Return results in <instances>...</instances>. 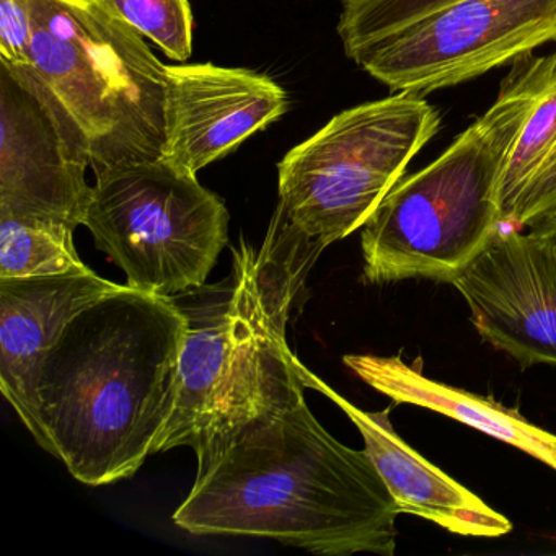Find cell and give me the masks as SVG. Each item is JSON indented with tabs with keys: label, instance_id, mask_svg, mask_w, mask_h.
Masks as SVG:
<instances>
[{
	"label": "cell",
	"instance_id": "2e32d148",
	"mask_svg": "<svg viewBox=\"0 0 556 556\" xmlns=\"http://www.w3.org/2000/svg\"><path fill=\"white\" fill-rule=\"evenodd\" d=\"M74 229L53 220L0 214V278L86 271Z\"/></svg>",
	"mask_w": 556,
	"mask_h": 556
},
{
	"label": "cell",
	"instance_id": "9a60e30c",
	"mask_svg": "<svg viewBox=\"0 0 556 556\" xmlns=\"http://www.w3.org/2000/svg\"><path fill=\"white\" fill-rule=\"evenodd\" d=\"M343 363L367 386L399 405H415L506 442L556 470V435L527 421L514 409L457 387L428 379L402 357L348 354Z\"/></svg>",
	"mask_w": 556,
	"mask_h": 556
},
{
	"label": "cell",
	"instance_id": "7c38bea8",
	"mask_svg": "<svg viewBox=\"0 0 556 556\" xmlns=\"http://www.w3.org/2000/svg\"><path fill=\"white\" fill-rule=\"evenodd\" d=\"M125 286L100 278L90 268L0 278V389L34 439L38 438L35 377L41 357L71 318Z\"/></svg>",
	"mask_w": 556,
	"mask_h": 556
},
{
	"label": "cell",
	"instance_id": "d6986e66",
	"mask_svg": "<svg viewBox=\"0 0 556 556\" xmlns=\"http://www.w3.org/2000/svg\"><path fill=\"white\" fill-rule=\"evenodd\" d=\"M31 37L30 0H0V60L31 66Z\"/></svg>",
	"mask_w": 556,
	"mask_h": 556
},
{
	"label": "cell",
	"instance_id": "3957f363",
	"mask_svg": "<svg viewBox=\"0 0 556 556\" xmlns=\"http://www.w3.org/2000/svg\"><path fill=\"white\" fill-rule=\"evenodd\" d=\"M400 514L366 451L341 444L301 400L197 471L174 522L193 535L265 536L314 555L393 556Z\"/></svg>",
	"mask_w": 556,
	"mask_h": 556
},
{
	"label": "cell",
	"instance_id": "7a4b0ae2",
	"mask_svg": "<svg viewBox=\"0 0 556 556\" xmlns=\"http://www.w3.org/2000/svg\"><path fill=\"white\" fill-rule=\"evenodd\" d=\"M325 247L276 207L262 249H232L223 282L174 298L187 318L178 400L157 454L193 448L206 468L247 428L305 400L286 328Z\"/></svg>",
	"mask_w": 556,
	"mask_h": 556
},
{
	"label": "cell",
	"instance_id": "8992f818",
	"mask_svg": "<svg viewBox=\"0 0 556 556\" xmlns=\"http://www.w3.org/2000/svg\"><path fill=\"white\" fill-rule=\"evenodd\" d=\"M439 128L438 110L415 93L344 110L279 162V206L327 249L366 224Z\"/></svg>",
	"mask_w": 556,
	"mask_h": 556
},
{
	"label": "cell",
	"instance_id": "6da1fadb",
	"mask_svg": "<svg viewBox=\"0 0 556 556\" xmlns=\"http://www.w3.org/2000/svg\"><path fill=\"white\" fill-rule=\"evenodd\" d=\"M187 318L128 285L71 318L35 377L38 438L80 483L135 477L178 400Z\"/></svg>",
	"mask_w": 556,
	"mask_h": 556
},
{
	"label": "cell",
	"instance_id": "30bf717a",
	"mask_svg": "<svg viewBox=\"0 0 556 556\" xmlns=\"http://www.w3.org/2000/svg\"><path fill=\"white\" fill-rule=\"evenodd\" d=\"M480 337L522 369L556 366V258L533 229H503L451 282Z\"/></svg>",
	"mask_w": 556,
	"mask_h": 556
},
{
	"label": "cell",
	"instance_id": "ffe728a7",
	"mask_svg": "<svg viewBox=\"0 0 556 556\" xmlns=\"http://www.w3.org/2000/svg\"><path fill=\"white\" fill-rule=\"evenodd\" d=\"M546 243H548L549 249H552L553 255L556 258V214L555 216L546 219L545 223L539 224V226L532 227Z\"/></svg>",
	"mask_w": 556,
	"mask_h": 556
},
{
	"label": "cell",
	"instance_id": "4fadbf2b",
	"mask_svg": "<svg viewBox=\"0 0 556 556\" xmlns=\"http://www.w3.org/2000/svg\"><path fill=\"white\" fill-rule=\"evenodd\" d=\"M514 116L501 164V223L532 229L556 214V53L514 61L500 93Z\"/></svg>",
	"mask_w": 556,
	"mask_h": 556
},
{
	"label": "cell",
	"instance_id": "ac0fdd59",
	"mask_svg": "<svg viewBox=\"0 0 556 556\" xmlns=\"http://www.w3.org/2000/svg\"><path fill=\"white\" fill-rule=\"evenodd\" d=\"M455 0H341L338 35L344 53Z\"/></svg>",
	"mask_w": 556,
	"mask_h": 556
},
{
	"label": "cell",
	"instance_id": "ba28073f",
	"mask_svg": "<svg viewBox=\"0 0 556 556\" xmlns=\"http://www.w3.org/2000/svg\"><path fill=\"white\" fill-rule=\"evenodd\" d=\"M555 40L556 0H455L344 54L392 92L421 96Z\"/></svg>",
	"mask_w": 556,
	"mask_h": 556
},
{
	"label": "cell",
	"instance_id": "9c48e42d",
	"mask_svg": "<svg viewBox=\"0 0 556 556\" xmlns=\"http://www.w3.org/2000/svg\"><path fill=\"white\" fill-rule=\"evenodd\" d=\"M92 155L66 106L31 66L0 60V214L84 226Z\"/></svg>",
	"mask_w": 556,
	"mask_h": 556
},
{
	"label": "cell",
	"instance_id": "52a82bcc",
	"mask_svg": "<svg viewBox=\"0 0 556 556\" xmlns=\"http://www.w3.org/2000/svg\"><path fill=\"white\" fill-rule=\"evenodd\" d=\"M84 226L129 288L178 298L206 285L229 243V211L164 157L97 168Z\"/></svg>",
	"mask_w": 556,
	"mask_h": 556
},
{
	"label": "cell",
	"instance_id": "277c9868",
	"mask_svg": "<svg viewBox=\"0 0 556 556\" xmlns=\"http://www.w3.org/2000/svg\"><path fill=\"white\" fill-rule=\"evenodd\" d=\"M31 67L86 132L92 168L162 157L167 66L106 0H30Z\"/></svg>",
	"mask_w": 556,
	"mask_h": 556
},
{
	"label": "cell",
	"instance_id": "e0dca14e",
	"mask_svg": "<svg viewBox=\"0 0 556 556\" xmlns=\"http://www.w3.org/2000/svg\"><path fill=\"white\" fill-rule=\"evenodd\" d=\"M110 8L165 56L187 61L193 51V14L188 0H106Z\"/></svg>",
	"mask_w": 556,
	"mask_h": 556
},
{
	"label": "cell",
	"instance_id": "5bb4252c",
	"mask_svg": "<svg viewBox=\"0 0 556 556\" xmlns=\"http://www.w3.org/2000/svg\"><path fill=\"white\" fill-rule=\"evenodd\" d=\"M298 367L305 387L317 390L340 406L359 429L364 451L386 481L400 513L431 520L458 535L501 536L513 530L507 517L491 509L481 497L409 447L393 429L390 408L364 412L334 392L301 361Z\"/></svg>",
	"mask_w": 556,
	"mask_h": 556
},
{
	"label": "cell",
	"instance_id": "8fae6325",
	"mask_svg": "<svg viewBox=\"0 0 556 556\" xmlns=\"http://www.w3.org/2000/svg\"><path fill=\"white\" fill-rule=\"evenodd\" d=\"M288 109V93L265 74L213 63L167 66L162 157L198 175Z\"/></svg>",
	"mask_w": 556,
	"mask_h": 556
},
{
	"label": "cell",
	"instance_id": "5b68a950",
	"mask_svg": "<svg viewBox=\"0 0 556 556\" xmlns=\"http://www.w3.org/2000/svg\"><path fill=\"white\" fill-rule=\"evenodd\" d=\"M514 116L503 97L422 170L402 178L361 227L364 279L451 285L503 229L497 190Z\"/></svg>",
	"mask_w": 556,
	"mask_h": 556
}]
</instances>
